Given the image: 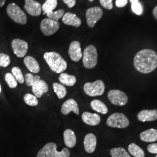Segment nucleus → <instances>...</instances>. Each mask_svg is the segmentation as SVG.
Returning <instances> with one entry per match:
<instances>
[{"mask_svg":"<svg viewBox=\"0 0 157 157\" xmlns=\"http://www.w3.org/2000/svg\"><path fill=\"white\" fill-rule=\"evenodd\" d=\"M134 66L141 73H151L157 67V54L154 51L145 49L138 52L134 58Z\"/></svg>","mask_w":157,"mask_h":157,"instance_id":"obj_1","label":"nucleus"},{"mask_svg":"<svg viewBox=\"0 0 157 157\" xmlns=\"http://www.w3.org/2000/svg\"><path fill=\"white\" fill-rule=\"evenodd\" d=\"M43 57L51 70L55 73H63L67 68L65 60L56 52H47Z\"/></svg>","mask_w":157,"mask_h":157,"instance_id":"obj_2","label":"nucleus"},{"mask_svg":"<svg viewBox=\"0 0 157 157\" xmlns=\"http://www.w3.org/2000/svg\"><path fill=\"white\" fill-rule=\"evenodd\" d=\"M56 148V143H48L40 150L36 157H70V151L67 148H63L59 152Z\"/></svg>","mask_w":157,"mask_h":157,"instance_id":"obj_3","label":"nucleus"},{"mask_svg":"<svg viewBox=\"0 0 157 157\" xmlns=\"http://www.w3.org/2000/svg\"><path fill=\"white\" fill-rule=\"evenodd\" d=\"M6 12L12 20L21 25L26 24L28 19L25 13L15 3L10 4L6 8Z\"/></svg>","mask_w":157,"mask_h":157,"instance_id":"obj_4","label":"nucleus"},{"mask_svg":"<svg viewBox=\"0 0 157 157\" xmlns=\"http://www.w3.org/2000/svg\"><path fill=\"white\" fill-rule=\"evenodd\" d=\"M98 62L97 51L94 45L87 46L83 52V63L87 69H92L95 67Z\"/></svg>","mask_w":157,"mask_h":157,"instance_id":"obj_5","label":"nucleus"},{"mask_svg":"<svg viewBox=\"0 0 157 157\" xmlns=\"http://www.w3.org/2000/svg\"><path fill=\"white\" fill-rule=\"evenodd\" d=\"M107 124L111 128L124 129L129 125V121L124 113L117 112L111 115L107 120Z\"/></svg>","mask_w":157,"mask_h":157,"instance_id":"obj_6","label":"nucleus"},{"mask_svg":"<svg viewBox=\"0 0 157 157\" xmlns=\"http://www.w3.org/2000/svg\"><path fill=\"white\" fill-rule=\"evenodd\" d=\"M105 84L101 80H97L94 82L85 83L83 87L84 93L90 97L102 95L105 91Z\"/></svg>","mask_w":157,"mask_h":157,"instance_id":"obj_7","label":"nucleus"},{"mask_svg":"<svg viewBox=\"0 0 157 157\" xmlns=\"http://www.w3.org/2000/svg\"><path fill=\"white\" fill-rule=\"evenodd\" d=\"M108 98L112 104L117 106H124L128 101V97L125 93L119 90H110Z\"/></svg>","mask_w":157,"mask_h":157,"instance_id":"obj_8","label":"nucleus"},{"mask_svg":"<svg viewBox=\"0 0 157 157\" xmlns=\"http://www.w3.org/2000/svg\"><path fill=\"white\" fill-rule=\"evenodd\" d=\"M103 15V11L100 7L95 6L89 8L86 12V21L88 26L93 28Z\"/></svg>","mask_w":157,"mask_h":157,"instance_id":"obj_9","label":"nucleus"},{"mask_svg":"<svg viewBox=\"0 0 157 157\" xmlns=\"http://www.w3.org/2000/svg\"><path fill=\"white\" fill-rule=\"evenodd\" d=\"M59 26L60 25L57 21L50 18H45L41 21L40 29L45 36H51L56 33L59 30Z\"/></svg>","mask_w":157,"mask_h":157,"instance_id":"obj_10","label":"nucleus"},{"mask_svg":"<svg viewBox=\"0 0 157 157\" xmlns=\"http://www.w3.org/2000/svg\"><path fill=\"white\" fill-rule=\"evenodd\" d=\"M12 48L14 54L19 58H22L26 55L28 51V44L22 40L14 39L11 43Z\"/></svg>","mask_w":157,"mask_h":157,"instance_id":"obj_11","label":"nucleus"},{"mask_svg":"<svg viewBox=\"0 0 157 157\" xmlns=\"http://www.w3.org/2000/svg\"><path fill=\"white\" fill-rule=\"evenodd\" d=\"M68 54L72 61L78 62L83 56L80 42L78 41H72L69 45Z\"/></svg>","mask_w":157,"mask_h":157,"instance_id":"obj_12","label":"nucleus"},{"mask_svg":"<svg viewBox=\"0 0 157 157\" xmlns=\"http://www.w3.org/2000/svg\"><path fill=\"white\" fill-rule=\"evenodd\" d=\"M24 8L29 15L33 17L39 16L42 11L41 4L35 0H25Z\"/></svg>","mask_w":157,"mask_h":157,"instance_id":"obj_13","label":"nucleus"},{"mask_svg":"<svg viewBox=\"0 0 157 157\" xmlns=\"http://www.w3.org/2000/svg\"><path fill=\"white\" fill-rule=\"evenodd\" d=\"M72 111L77 115H79L78 104L73 98H70L63 103L61 107V113L64 115H67Z\"/></svg>","mask_w":157,"mask_h":157,"instance_id":"obj_14","label":"nucleus"},{"mask_svg":"<svg viewBox=\"0 0 157 157\" xmlns=\"http://www.w3.org/2000/svg\"><path fill=\"white\" fill-rule=\"evenodd\" d=\"M137 119L142 122H151L157 119V109H144L139 112Z\"/></svg>","mask_w":157,"mask_h":157,"instance_id":"obj_15","label":"nucleus"},{"mask_svg":"<svg viewBox=\"0 0 157 157\" xmlns=\"http://www.w3.org/2000/svg\"><path fill=\"white\" fill-rule=\"evenodd\" d=\"M32 92L37 98H40L48 91V84L44 80H40L34 83L32 86Z\"/></svg>","mask_w":157,"mask_h":157,"instance_id":"obj_16","label":"nucleus"},{"mask_svg":"<svg viewBox=\"0 0 157 157\" xmlns=\"http://www.w3.org/2000/svg\"><path fill=\"white\" fill-rule=\"evenodd\" d=\"M84 147L87 153H93L95 151L97 146V138L93 133H88L85 136L84 139Z\"/></svg>","mask_w":157,"mask_h":157,"instance_id":"obj_17","label":"nucleus"},{"mask_svg":"<svg viewBox=\"0 0 157 157\" xmlns=\"http://www.w3.org/2000/svg\"><path fill=\"white\" fill-rule=\"evenodd\" d=\"M83 122L88 125L94 126L100 123L101 117L97 113H92L89 112H84L82 115Z\"/></svg>","mask_w":157,"mask_h":157,"instance_id":"obj_18","label":"nucleus"},{"mask_svg":"<svg viewBox=\"0 0 157 157\" xmlns=\"http://www.w3.org/2000/svg\"><path fill=\"white\" fill-rule=\"evenodd\" d=\"M62 21L64 24L76 28H78L82 24L80 19L75 14L71 12L65 13L62 17Z\"/></svg>","mask_w":157,"mask_h":157,"instance_id":"obj_19","label":"nucleus"},{"mask_svg":"<svg viewBox=\"0 0 157 157\" xmlns=\"http://www.w3.org/2000/svg\"><path fill=\"white\" fill-rule=\"evenodd\" d=\"M63 140L65 144L68 148H73L75 146L76 144V137L72 130L67 129L64 131Z\"/></svg>","mask_w":157,"mask_h":157,"instance_id":"obj_20","label":"nucleus"},{"mask_svg":"<svg viewBox=\"0 0 157 157\" xmlns=\"http://www.w3.org/2000/svg\"><path fill=\"white\" fill-rule=\"evenodd\" d=\"M24 63L29 70L34 73H38L40 72V67L38 62L30 56H26L24 58Z\"/></svg>","mask_w":157,"mask_h":157,"instance_id":"obj_21","label":"nucleus"},{"mask_svg":"<svg viewBox=\"0 0 157 157\" xmlns=\"http://www.w3.org/2000/svg\"><path fill=\"white\" fill-rule=\"evenodd\" d=\"M141 140L145 142H154L157 141V130L149 129L140 134Z\"/></svg>","mask_w":157,"mask_h":157,"instance_id":"obj_22","label":"nucleus"},{"mask_svg":"<svg viewBox=\"0 0 157 157\" xmlns=\"http://www.w3.org/2000/svg\"><path fill=\"white\" fill-rule=\"evenodd\" d=\"M59 81L63 85L73 86L76 82V78L73 75H70L66 73H61L59 77Z\"/></svg>","mask_w":157,"mask_h":157,"instance_id":"obj_23","label":"nucleus"},{"mask_svg":"<svg viewBox=\"0 0 157 157\" xmlns=\"http://www.w3.org/2000/svg\"><path fill=\"white\" fill-rule=\"evenodd\" d=\"M90 106L94 111L102 114H106L108 111L106 105L98 100H94L91 101Z\"/></svg>","mask_w":157,"mask_h":157,"instance_id":"obj_24","label":"nucleus"},{"mask_svg":"<svg viewBox=\"0 0 157 157\" xmlns=\"http://www.w3.org/2000/svg\"><path fill=\"white\" fill-rule=\"evenodd\" d=\"M52 88L59 99L63 98L67 94V90L64 85L58 83L52 84Z\"/></svg>","mask_w":157,"mask_h":157,"instance_id":"obj_25","label":"nucleus"},{"mask_svg":"<svg viewBox=\"0 0 157 157\" xmlns=\"http://www.w3.org/2000/svg\"><path fill=\"white\" fill-rule=\"evenodd\" d=\"M129 153L135 157H144L145 154L144 151L139 146L135 143H131L128 147Z\"/></svg>","mask_w":157,"mask_h":157,"instance_id":"obj_26","label":"nucleus"},{"mask_svg":"<svg viewBox=\"0 0 157 157\" xmlns=\"http://www.w3.org/2000/svg\"><path fill=\"white\" fill-rule=\"evenodd\" d=\"M58 4L57 0H47L42 6V11L43 14H47L51 12L54 11Z\"/></svg>","mask_w":157,"mask_h":157,"instance_id":"obj_27","label":"nucleus"},{"mask_svg":"<svg viewBox=\"0 0 157 157\" xmlns=\"http://www.w3.org/2000/svg\"><path fill=\"white\" fill-rule=\"evenodd\" d=\"M110 154L112 157H131L127 151L122 147L112 148Z\"/></svg>","mask_w":157,"mask_h":157,"instance_id":"obj_28","label":"nucleus"},{"mask_svg":"<svg viewBox=\"0 0 157 157\" xmlns=\"http://www.w3.org/2000/svg\"><path fill=\"white\" fill-rule=\"evenodd\" d=\"M25 102L29 106L35 107L37 106L39 104V101L37 97L32 94H26L24 96Z\"/></svg>","mask_w":157,"mask_h":157,"instance_id":"obj_29","label":"nucleus"},{"mask_svg":"<svg viewBox=\"0 0 157 157\" xmlns=\"http://www.w3.org/2000/svg\"><path fill=\"white\" fill-rule=\"evenodd\" d=\"M12 73L17 79V82L22 84L25 82V78L23 75L21 69L19 67H13L12 69Z\"/></svg>","mask_w":157,"mask_h":157,"instance_id":"obj_30","label":"nucleus"},{"mask_svg":"<svg viewBox=\"0 0 157 157\" xmlns=\"http://www.w3.org/2000/svg\"><path fill=\"white\" fill-rule=\"evenodd\" d=\"M6 82L8 86L11 89L16 88L17 86V82L14 76L11 73H6L5 76Z\"/></svg>","mask_w":157,"mask_h":157,"instance_id":"obj_31","label":"nucleus"},{"mask_svg":"<svg viewBox=\"0 0 157 157\" xmlns=\"http://www.w3.org/2000/svg\"><path fill=\"white\" fill-rule=\"evenodd\" d=\"M65 14V11L63 10H59L56 11H52L48 13L47 15V17L52 20L57 21L59 20L60 18L63 17Z\"/></svg>","mask_w":157,"mask_h":157,"instance_id":"obj_32","label":"nucleus"},{"mask_svg":"<svg viewBox=\"0 0 157 157\" xmlns=\"http://www.w3.org/2000/svg\"><path fill=\"white\" fill-rule=\"evenodd\" d=\"M40 78L39 76H34L33 74L27 73L25 75V80L26 82V84L28 86H32L34 83L40 80Z\"/></svg>","mask_w":157,"mask_h":157,"instance_id":"obj_33","label":"nucleus"},{"mask_svg":"<svg viewBox=\"0 0 157 157\" xmlns=\"http://www.w3.org/2000/svg\"><path fill=\"white\" fill-rule=\"evenodd\" d=\"M132 11L137 15H141L143 13V8L140 1H135L132 2Z\"/></svg>","mask_w":157,"mask_h":157,"instance_id":"obj_34","label":"nucleus"},{"mask_svg":"<svg viewBox=\"0 0 157 157\" xmlns=\"http://www.w3.org/2000/svg\"><path fill=\"white\" fill-rule=\"evenodd\" d=\"M11 63L10 56L4 53H0V67H6Z\"/></svg>","mask_w":157,"mask_h":157,"instance_id":"obj_35","label":"nucleus"},{"mask_svg":"<svg viewBox=\"0 0 157 157\" xmlns=\"http://www.w3.org/2000/svg\"><path fill=\"white\" fill-rule=\"evenodd\" d=\"M112 1L113 0H100V2L104 8L108 10H111L113 8Z\"/></svg>","mask_w":157,"mask_h":157,"instance_id":"obj_36","label":"nucleus"},{"mask_svg":"<svg viewBox=\"0 0 157 157\" xmlns=\"http://www.w3.org/2000/svg\"><path fill=\"white\" fill-rule=\"evenodd\" d=\"M148 151L151 154H157V143H152L147 147Z\"/></svg>","mask_w":157,"mask_h":157,"instance_id":"obj_37","label":"nucleus"},{"mask_svg":"<svg viewBox=\"0 0 157 157\" xmlns=\"http://www.w3.org/2000/svg\"><path fill=\"white\" fill-rule=\"evenodd\" d=\"M128 0H116L115 4L118 8H123L127 5Z\"/></svg>","mask_w":157,"mask_h":157,"instance_id":"obj_38","label":"nucleus"},{"mask_svg":"<svg viewBox=\"0 0 157 157\" xmlns=\"http://www.w3.org/2000/svg\"><path fill=\"white\" fill-rule=\"evenodd\" d=\"M62 1L70 8H73V6H75L76 2V0H62Z\"/></svg>","mask_w":157,"mask_h":157,"instance_id":"obj_39","label":"nucleus"},{"mask_svg":"<svg viewBox=\"0 0 157 157\" xmlns=\"http://www.w3.org/2000/svg\"><path fill=\"white\" fill-rule=\"evenodd\" d=\"M153 15L157 20V6H156L153 10Z\"/></svg>","mask_w":157,"mask_h":157,"instance_id":"obj_40","label":"nucleus"},{"mask_svg":"<svg viewBox=\"0 0 157 157\" xmlns=\"http://www.w3.org/2000/svg\"><path fill=\"white\" fill-rule=\"evenodd\" d=\"M6 2V0H0V8H1L4 6Z\"/></svg>","mask_w":157,"mask_h":157,"instance_id":"obj_41","label":"nucleus"},{"mask_svg":"<svg viewBox=\"0 0 157 157\" xmlns=\"http://www.w3.org/2000/svg\"><path fill=\"white\" fill-rule=\"evenodd\" d=\"M130 1L131 3H132V2H135V1H139V0H130Z\"/></svg>","mask_w":157,"mask_h":157,"instance_id":"obj_42","label":"nucleus"},{"mask_svg":"<svg viewBox=\"0 0 157 157\" xmlns=\"http://www.w3.org/2000/svg\"><path fill=\"white\" fill-rule=\"evenodd\" d=\"M1 92V84H0V93Z\"/></svg>","mask_w":157,"mask_h":157,"instance_id":"obj_43","label":"nucleus"},{"mask_svg":"<svg viewBox=\"0 0 157 157\" xmlns=\"http://www.w3.org/2000/svg\"><path fill=\"white\" fill-rule=\"evenodd\" d=\"M89 1H91V2H93V1H94V0H89Z\"/></svg>","mask_w":157,"mask_h":157,"instance_id":"obj_44","label":"nucleus"},{"mask_svg":"<svg viewBox=\"0 0 157 157\" xmlns=\"http://www.w3.org/2000/svg\"><path fill=\"white\" fill-rule=\"evenodd\" d=\"M155 157H157V155H156V156H155Z\"/></svg>","mask_w":157,"mask_h":157,"instance_id":"obj_45","label":"nucleus"}]
</instances>
